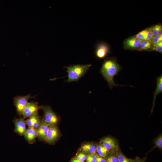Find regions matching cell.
I'll list each match as a JSON object with an SVG mask.
<instances>
[{
    "instance_id": "6da1fadb",
    "label": "cell",
    "mask_w": 162,
    "mask_h": 162,
    "mask_svg": "<svg viewBox=\"0 0 162 162\" xmlns=\"http://www.w3.org/2000/svg\"><path fill=\"white\" fill-rule=\"evenodd\" d=\"M121 69V67L115 57L107 58L104 61L100 72L110 88L112 89L114 86H122L116 84L114 80V76L118 74Z\"/></svg>"
},
{
    "instance_id": "9a60e30c",
    "label": "cell",
    "mask_w": 162,
    "mask_h": 162,
    "mask_svg": "<svg viewBox=\"0 0 162 162\" xmlns=\"http://www.w3.org/2000/svg\"><path fill=\"white\" fill-rule=\"evenodd\" d=\"M81 149L83 152L89 154H95L97 152L96 147L92 143L84 144L81 147Z\"/></svg>"
},
{
    "instance_id": "d6986e66",
    "label": "cell",
    "mask_w": 162,
    "mask_h": 162,
    "mask_svg": "<svg viewBox=\"0 0 162 162\" xmlns=\"http://www.w3.org/2000/svg\"><path fill=\"white\" fill-rule=\"evenodd\" d=\"M154 36L162 35V27L161 25H156L150 27Z\"/></svg>"
},
{
    "instance_id": "5b68a950",
    "label": "cell",
    "mask_w": 162,
    "mask_h": 162,
    "mask_svg": "<svg viewBox=\"0 0 162 162\" xmlns=\"http://www.w3.org/2000/svg\"><path fill=\"white\" fill-rule=\"evenodd\" d=\"M42 106H39L37 102H29L24 109L22 115L24 118H29L38 112V110L41 109Z\"/></svg>"
},
{
    "instance_id": "2e32d148",
    "label": "cell",
    "mask_w": 162,
    "mask_h": 162,
    "mask_svg": "<svg viewBox=\"0 0 162 162\" xmlns=\"http://www.w3.org/2000/svg\"><path fill=\"white\" fill-rule=\"evenodd\" d=\"M152 45L151 40H143L141 43L137 50L139 51L150 50Z\"/></svg>"
},
{
    "instance_id": "8992f818",
    "label": "cell",
    "mask_w": 162,
    "mask_h": 162,
    "mask_svg": "<svg viewBox=\"0 0 162 162\" xmlns=\"http://www.w3.org/2000/svg\"><path fill=\"white\" fill-rule=\"evenodd\" d=\"M100 144L109 152H116L119 149L117 141L111 137H106L102 139L100 142Z\"/></svg>"
},
{
    "instance_id": "83f0119b",
    "label": "cell",
    "mask_w": 162,
    "mask_h": 162,
    "mask_svg": "<svg viewBox=\"0 0 162 162\" xmlns=\"http://www.w3.org/2000/svg\"><path fill=\"white\" fill-rule=\"evenodd\" d=\"M97 160L96 162H106L105 159L99 155H96Z\"/></svg>"
},
{
    "instance_id": "603a6c76",
    "label": "cell",
    "mask_w": 162,
    "mask_h": 162,
    "mask_svg": "<svg viewBox=\"0 0 162 162\" xmlns=\"http://www.w3.org/2000/svg\"><path fill=\"white\" fill-rule=\"evenodd\" d=\"M150 50L155 51L160 53L162 52V41L152 44Z\"/></svg>"
},
{
    "instance_id": "9c48e42d",
    "label": "cell",
    "mask_w": 162,
    "mask_h": 162,
    "mask_svg": "<svg viewBox=\"0 0 162 162\" xmlns=\"http://www.w3.org/2000/svg\"><path fill=\"white\" fill-rule=\"evenodd\" d=\"M15 125V131L20 136L25 135L27 129L25 120L23 118H15L13 120Z\"/></svg>"
},
{
    "instance_id": "7402d4cb",
    "label": "cell",
    "mask_w": 162,
    "mask_h": 162,
    "mask_svg": "<svg viewBox=\"0 0 162 162\" xmlns=\"http://www.w3.org/2000/svg\"><path fill=\"white\" fill-rule=\"evenodd\" d=\"M148 35V31L147 28L137 34L135 37L137 38L142 40H146Z\"/></svg>"
},
{
    "instance_id": "4316f807",
    "label": "cell",
    "mask_w": 162,
    "mask_h": 162,
    "mask_svg": "<svg viewBox=\"0 0 162 162\" xmlns=\"http://www.w3.org/2000/svg\"><path fill=\"white\" fill-rule=\"evenodd\" d=\"M131 162H145V159H141L139 157H136L134 159H132Z\"/></svg>"
},
{
    "instance_id": "ffe728a7",
    "label": "cell",
    "mask_w": 162,
    "mask_h": 162,
    "mask_svg": "<svg viewBox=\"0 0 162 162\" xmlns=\"http://www.w3.org/2000/svg\"><path fill=\"white\" fill-rule=\"evenodd\" d=\"M116 152H111L108 154L106 157V162H119L116 155Z\"/></svg>"
},
{
    "instance_id": "277c9868",
    "label": "cell",
    "mask_w": 162,
    "mask_h": 162,
    "mask_svg": "<svg viewBox=\"0 0 162 162\" xmlns=\"http://www.w3.org/2000/svg\"><path fill=\"white\" fill-rule=\"evenodd\" d=\"M34 97V96L32 97L29 94L25 96H16L14 98V104L19 116L22 115L24 109L29 103L28 100Z\"/></svg>"
},
{
    "instance_id": "ac0fdd59",
    "label": "cell",
    "mask_w": 162,
    "mask_h": 162,
    "mask_svg": "<svg viewBox=\"0 0 162 162\" xmlns=\"http://www.w3.org/2000/svg\"><path fill=\"white\" fill-rule=\"evenodd\" d=\"M116 154L119 162H131L132 159L126 157L120 150L118 149L116 152Z\"/></svg>"
},
{
    "instance_id": "cb8c5ba5",
    "label": "cell",
    "mask_w": 162,
    "mask_h": 162,
    "mask_svg": "<svg viewBox=\"0 0 162 162\" xmlns=\"http://www.w3.org/2000/svg\"><path fill=\"white\" fill-rule=\"evenodd\" d=\"M151 41L152 44H156L162 41V35L154 36Z\"/></svg>"
},
{
    "instance_id": "e0dca14e",
    "label": "cell",
    "mask_w": 162,
    "mask_h": 162,
    "mask_svg": "<svg viewBox=\"0 0 162 162\" xmlns=\"http://www.w3.org/2000/svg\"><path fill=\"white\" fill-rule=\"evenodd\" d=\"M96 150L99 155L103 158H105L109 154V151L100 144L96 146Z\"/></svg>"
},
{
    "instance_id": "4fadbf2b",
    "label": "cell",
    "mask_w": 162,
    "mask_h": 162,
    "mask_svg": "<svg viewBox=\"0 0 162 162\" xmlns=\"http://www.w3.org/2000/svg\"><path fill=\"white\" fill-rule=\"evenodd\" d=\"M40 120V117L38 112L25 120V122L28 127L36 129L39 124Z\"/></svg>"
},
{
    "instance_id": "7c38bea8",
    "label": "cell",
    "mask_w": 162,
    "mask_h": 162,
    "mask_svg": "<svg viewBox=\"0 0 162 162\" xmlns=\"http://www.w3.org/2000/svg\"><path fill=\"white\" fill-rule=\"evenodd\" d=\"M24 136L29 143L33 144L36 141V138L38 136V132L36 129L28 127L27 129Z\"/></svg>"
},
{
    "instance_id": "30bf717a",
    "label": "cell",
    "mask_w": 162,
    "mask_h": 162,
    "mask_svg": "<svg viewBox=\"0 0 162 162\" xmlns=\"http://www.w3.org/2000/svg\"><path fill=\"white\" fill-rule=\"evenodd\" d=\"M59 135V131L56 126H50L45 141L49 144L52 143L57 140Z\"/></svg>"
},
{
    "instance_id": "f1b7e54d",
    "label": "cell",
    "mask_w": 162,
    "mask_h": 162,
    "mask_svg": "<svg viewBox=\"0 0 162 162\" xmlns=\"http://www.w3.org/2000/svg\"><path fill=\"white\" fill-rule=\"evenodd\" d=\"M71 162H83L81 160H79L77 159L73 160Z\"/></svg>"
},
{
    "instance_id": "5bb4252c",
    "label": "cell",
    "mask_w": 162,
    "mask_h": 162,
    "mask_svg": "<svg viewBox=\"0 0 162 162\" xmlns=\"http://www.w3.org/2000/svg\"><path fill=\"white\" fill-rule=\"evenodd\" d=\"M157 84L155 91L154 93L153 99L152 109V112L154 106L155 100L157 96L160 93L162 92V76L160 75L156 78Z\"/></svg>"
},
{
    "instance_id": "8fae6325",
    "label": "cell",
    "mask_w": 162,
    "mask_h": 162,
    "mask_svg": "<svg viewBox=\"0 0 162 162\" xmlns=\"http://www.w3.org/2000/svg\"><path fill=\"white\" fill-rule=\"evenodd\" d=\"M109 52L110 49L108 45L104 43H100L97 46L95 54L97 57L102 59L106 57Z\"/></svg>"
},
{
    "instance_id": "44dd1931",
    "label": "cell",
    "mask_w": 162,
    "mask_h": 162,
    "mask_svg": "<svg viewBox=\"0 0 162 162\" xmlns=\"http://www.w3.org/2000/svg\"><path fill=\"white\" fill-rule=\"evenodd\" d=\"M154 144V147L157 148L160 150L162 149V135L160 134L157 137L153 140Z\"/></svg>"
},
{
    "instance_id": "3957f363",
    "label": "cell",
    "mask_w": 162,
    "mask_h": 162,
    "mask_svg": "<svg viewBox=\"0 0 162 162\" xmlns=\"http://www.w3.org/2000/svg\"><path fill=\"white\" fill-rule=\"evenodd\" d=\"M44 119L46 124L49 126H56L58 121L57 115L53 111L51 108L48 106H42Z\"/></svg>"
},
{
    "instance_id": "ba28073f",
    "label": "cell",
    "mask_w": 162,
    "mask_h": 162,
    "mask_svg": "<svg viewBox=\"0 0 162 162\" xmlns=\"http://www.w3.org/2000/svg\"><path fill=\"white\" fill-rule=\"evenodd\" d=\"M49 127L46 123L44 118L41 119L40 124L36 128L38 139L45 140L47 135Z\"/></svg>"
},
{
    "instance_id": "52a82bcc",
    "label": "cell",
    "mask_w": 162,
    "mask_h": 162,
    "mask_svg": "<svg viewBox=\"0 0 162 162\" xmlns=\"http://www.w3.org/2000/svg\"><path fill=\"white\" fill-rule=\"evenodd\" d=\"M142 41L143 40L137 38L135 36L129 37L124 41V48L126 50H137Z\"/></svg>"
},
{
    "instance_id": "d4e9b609",
    "label": "cell",
    "mask_w": 162,
    "mask_h": 162,
    "mask_svg": "<svg viewBox=\"0 0 162 162\" xmlns=\"http://www.w3.org/2000/svg\"><path fill=\"white\" fill-rule=\"evenodd\" d=\"M87 162H96L97 157L95 154H90L86 158Z\"/></svg>"
},
{
    "instance_id": "484cf974",
    "label": "cell",
    "mask_w": 162,
    "mask_h": 162,
    "mask_svg": "<svg viewBox=\"0 0 162 162\" xmlns=\"http://www.w3.org/2000/svg\"><path fill=\"white\" fill-rule=\"evenodd\" d=\"M86 155L83 153H80L76 156V159L84 162L86 159Z\"/></svg>"
},
{
    "instance_id": "7a4b0ae2",
    "label": "cell",
    "mask_w": 162,
    "mask_h": 162,
    "mask_svg": "<svg viewBox=\"0 0 162 162\" xmlns=\"http://www.w3.org/2000/svg\"><path fill=\"white\" fill-rule=\"evenodd\" d=\"M91 64H76L66 67L68 73L66 82H70L78 81L87 73Z\"/></svg>"
}]
</instances>
